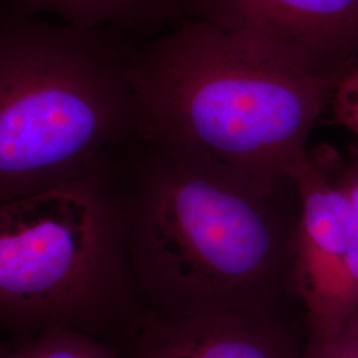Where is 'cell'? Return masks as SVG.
<instances>
[{"instance_id":"cell-6","label":"cell","mask_w":358,"mask_h":358,"mask_svg":"<svg viewBox=\"0 0 358 358\" xmlns=\"http://www.w3.org/2000/svg\"><path fill=\"white\" fill-rule=\"evenodd\" d=\"M187 17L243 35L332 80L358 59V0H190Z\"/></svg>"},{"instance_id":"cell-2","label":"cell","mask_w":358,"mask_h":358,"mask_svg":"<svg viewBox=\"0 0 358 358\" xmlns=\"http://www.w3.org/2000/svg\"><path fill=\"white\" fill-rule=\"evenodd\" d=\"M137 136L269 179H294L337 80L187 17L133 47Z\"/></svg>"},{"instance_id":"cell-1","label":"cell","mask_w":358,"mask_h":358,"mask_svg":"<svg viewBox=\"0 0 358 358\" xmlns=\"http://www.w3.org/2000/svg\"><path fill=\"white\" fill-rule=\"evenodd\" d=\"M110 182L148 319L294 321V179L257 177L137 136L115 149Z\"/></svg>"},{"instance_id":"cell-9","label":"cell","mask_w":358,"mask_h":358,"mask_svg":"<svg viewBox=\"0 0 358 358\" xmlns=\"http://www.w3.org/2000/svg\"><path fill=\"white\" fill-rule=\"evenodd\" d=\"M0 358H124V350L88 334L50 331L1 337Z\"/></svg>"},{"instance_id":"cell-7","label":"cell","mask_w":358,"mask_h":358,"mask_svg":"<svg viewBox=\"0 0 358 358\" xmlns=\"http://www.w3.org/2000/svg\"><path fill=\"white\" fill-rule=\"evenodd\" d=\"M304 336L294 321L238 313L148 319L124 358H300Z\"/></svg>"},{"instance_id":"cell-5","label":"cell","mask_w":358,"mask_h":358,"mask_svg":"<svg viewBox=\"0 0 358 358\" xmlns=\"http://www.w3.org/2000/svg\"><path fill=\"white\" fill-rule=\"evenodd\" d=\"M332 149L296 173L300 217L294 278L306 336L329 337L358 315V220L332 177Z\"/></svg>"},{"instance_id":"cell-3","label":"cell","mask_w":358,"mask_h":358,"mask_svg":"<svg viewBox=\"0 0 358 358\" xmlns=\"http://www.w3.org/2000/svg\"><path fill=\"white\" fill-rule=\"evenodd\" d=\"M134 45L0 11V203L78 178L137 137Z\"/></svg>"},{"instance_id":"cell-11","label":"cell","mask_w":358,"mask_h":358,"mask_svg":"<svg viewBox=\"0 0 358 358\" xmlns=\"http://www.w3.org/2000/svg\"><path fill=\"white\" fill-rule=\"evenodd\" d=\"M300 358H358V315L329 337L304 336Z\"/></svg>"},{"instance_id":"cell-10","label":"cell","mask_w":358,"mask_h":358,"mask_svg":"<svg viewBox=\"0 0 358 358\" xmlns=\"http://www.w3.org/2000/svg\"><path fill=\"white\" fill-rule=\"evenodd\" d=\"M328 108L338 125L358 137V59L336 81Z\"/></svg>"},{"instance_id":"cell-8","label":"cell","mask_w":358,"mask_h":358,"mask_svg":"<svg viewBox=\"0 0 358 358\" xmlns=\"http://www.w3.org/2000/svg\"><path fill=\"white\" fill-rule=\"evenodd\" d=\"M190 0H0V11L17 17L56 15L69 26L109 31L143 44L185 20Z\"/></svg>"},{"instance_id":"cell-12","label":"cell","mask_w":358,"mask_h":358,"mask_svg":"<svg viewBox=\"0 0 358 358\" xmlns=\"http://www.w3.org/2000/svg\"><path fill=\"white\" fill-rule=\"evenodd\" d=\"M331 165L333 180L358 220V145L352 146L346 159L340 158L332 150Z\"/></svg>"},{"instance_id":"cell-4","label":"cell","mask_w":358,"mask_h":358,"mask_svg":"<svg viewBox=\"0 0 358 358\" xmlns=\"http://www.w3.org/2000/svg\"><path fill=\"white\" fill-rule=\"evenodd\" d=\"M146 320L110 153L68 183L0 203L1 337L69 331L124 350Z\"/></svg>"},{"instance_id":"cell-13","label":"cell","mask_w":358,"mask_h":358,"mask_svg":"<svg viewBox=\"0 0 358 358\" xmlns=\"http://www.w3.org/2000/svg\"><path fill=\"white\" fill-rule=\"evenodd\" d=\"M0 340H1V336H0Z\"/></svg>"}]
</instances>
